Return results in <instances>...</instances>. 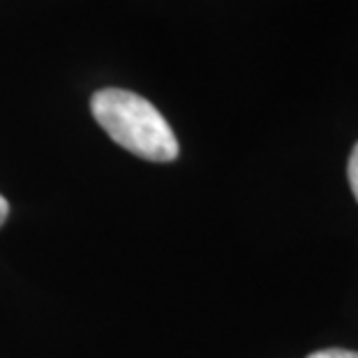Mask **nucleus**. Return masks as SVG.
Segmentation results:
<instances>
[{"mask_svg": "<svg viewBox=\"0 0 358 358\" xmlns=\"http://www.w3.org/2000/svg\"><path fill=\"white\" fill-rule=\"evenodd\" d=\"M90 111L118 146L150 162H171L178 157V141L169 123L146 97L123 88L97 90Z\"/></svg>", "mask_w": 358, "mask_h": 358, "instance_id": "nucleus-1", "label": "nucleus"}, {"mask_svg": "<svg viewBox=\"0 0 358 358\" xmlns=\"http://www.w3.org/2000/svg\"><path fill=\"white\" fill-rule=\"evenodd\" d=\"M308 358H358V352H349V349H324V352H315Z\"/></svg>", "mask_w": 358, "mask_h": 358, "instance_id": "nucleus-3", "label": "nucleus"}, {"mask_svg": "<svg viewBox=\"0 0 358 358\" xmlns=\"http://www.w3.org/2000/svg\"><path fill=\"white\" fill-rule=\"evenodd\" d=\"M347 176H349V185H352V192L358 201V143L354 146L352 155H349V164H347Z\"/></svg>", "mask_w": 358, "mask_h": 358, "instance_id": "nucleus-2", "label": "nucleus"}, {"mask_svg": "<svg viewBox=\"0 0 358 358\" xmlns=\"http://www.w3.org/2000/svg\"><path fill=\"white\" fill-rule=\"evenodd\" d=\"M7 213H10V203H7V199L3 194H0V227L5 224V220H7Z\"/></svg>", "mask_w": 358, "mask_h": 358, "instance_id": "nucleus-4", "label": "nucleus"}]
</instances>
